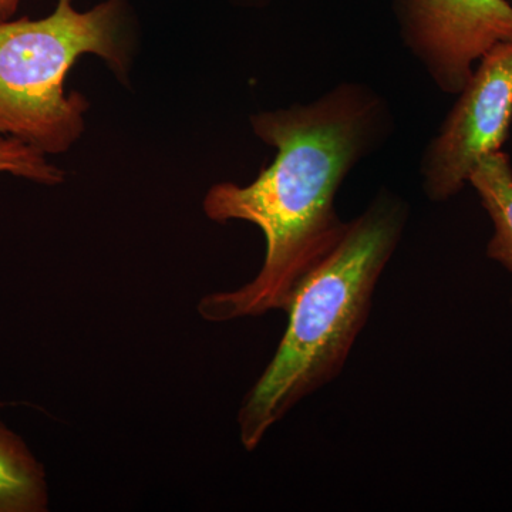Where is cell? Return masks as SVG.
<instances>
[{
  "label": "cell",
  "instance_id": "9c48e42d",
  "mask_svg": "<svg viewBox=\"0 0 512 512\" xmlns=\"http://www.w3.org/2000/svg\"><path fill=\"white\" fill-rule=\"evenodd\" d=\"M20 0H0V23L12 20L19 8Z\"/></svg>",
  "mask_w": 512,
  "mask_h": 512
},
{
  "label": "cell",
  "instance_id": "8992f818",
  "mask_svg": "<svg viewBox=\"0 0 512 512\" xmlns=\"http://www.w3.org/2000/svg\"><path fill=\"white\" fill-rule=\"evenodd\" d=\"M49 485L43 464L0 421V512H46Z\"/></svg>",
  "mask_w": 512,
  "mask_h": 512
},
{
  "label": "cell",
  "instance_id": "277c9868",
  "mask_svg": "<svg viewBox=\"0 0 512 512\" xmlns=\"http://www.w3.org/2000/svg\"><path fill=\"white\" fill-rule=\"evenodd\" d=\"M511 121L512 40L480 60L426 148L421 177L429 200L447 201L463 190L481 160L501 151Z\"/></svg>",
  "mask_w": 512,
  "mask_h": 512
},
{
  "label": "cell",
  "instance_id": "52a82bcc",
  "mask_svg": "<svg viewBox=\"0 0 512 512\" xmlns=\"http://www.w3.org/2000/svg\"><path fill=\"white\" fill-rule=\"evenodd\" d=\"M484 210L494 225L487 255L512 274V167L503 151L483 158L470 175Z\"/></svg>",
  "mask_w": 512,
  "mask_h": 512
},
{
  "label": "cell",
  "instance_id": "6da1fadb",
  "mask_svg": "<svg viewBox=\"0 0 512 512\" xmlns=\"http://www.w3.org/2000/svg\"><path fill=\"white\" fill-rule=\"evenodd\" d=\"M383 101L360 84H340L311 104L252 117L256 136L276 148L251 184L214 185L202 207L215 222L247 221L266 241L264 265L247 285L198 303L208 322L286 311L302 279L338 245L348 222L335 198L353 167L386 136Z\"/></svg>",
  "mask_w": 512,
  "mask_h": 512
},
{
  "label": "cell",
  "instance_id": "ba28073f",
  "mask_svg": "<svg viewBox=\"0 0 512 512\" xmlns=\"http://www.w3.org/2000/svg\"><path fill=\"white\" fill-rule=\"evenodd\" d=\"M0 173L45 185H57L64 180L63 171L49 164L46 154L16 138L5 136H0Z\"/></svg>",
  "mask_w": 512,
  "mask_h": 512
},
{
  "label": "cell",
  "instance_id": "5b68a950",
  "mask_svg": "<svg viewBox=\"0 0 512 512\" xmlns=\"http://www.w3.org/2000/svg\"><path fill=\"white\" fill-rule=\"evenodd\" d=\"M394 6L407 49L447 94L460 93L474 64L512 40L507 0H394Z\"/></svg>",
  "mask_w": 512,
  "mask_h": 512
},
{
  "label": "cell",
  "instance_id": "7a4b0ae2",
  "mask_svg": "<svg viewBox=\"0 0 512 512\" xmlns=\"http://www.w3.org/2000/svg\"><path fill=\"white\" fill-rule=\"evenodd\" d=\"M406 220L402 200L382 192L348 222L338 245L302 279L285 311L284 338L239 409L245 450L254 451L296 404L340 375Z\"/></svg>",
  "mask_w": 512,
  "mask_h": 512
},
{
  "label": "cell",
  "instance_id": "3957f363",
  "mask_svg": "<svg viewBox=\"0 0 512 512\" xmlns=\"http://www.w3.org/2000/svg\"><path fill=\"white\" fill-rule=\"evenodd\" d=\"M83 55L101 57L126 79L130 46L123 0H106L87 12L57 0L52 15L0 23V136L43 154H62L79 140L89 103L64 90Z\"/></svg>",
  "mask_w": 512,
  "mask_h": 512
}]
</instances>
